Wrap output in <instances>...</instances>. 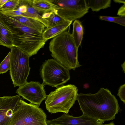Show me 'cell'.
I'll return each mask as SVG.
<instances>
[{"instance_id": "4fadbf2b", "label": "cell", "mask_w": 125, "mask_h": 125, "mask_svg": "<svg viewBox=\"0 0 125 125\" xmlns=\"http://www.w3.org/2000/svg\"><path fill=\"white\" fill-rule=\"evenodd\" d=\"M73 21L66 20L57 24L46 28L42 33V37L46 42L66 31Z\"/></svg>"}, {"instance_id": "83f0119b", "label": "cell", "mask_w": 125, "mask_h": 125, "mask_svg": "<svg viewBox=\"0 0 125 125\" xmlns=\"http://www.w3.org/2000/svg\"><path fill=\"white\" fill-rule=\"evenodd\" d=\"M114 1L115 2L118 3H123L124 4H125V0H114Z\"/></svg>"}, {"instance_id": "277c9868", "label": "cell", "mask_w": 125, "mask_h": 125, "mask_svg": "<svg viewBox=\"0 0 125 125\" xmlns=\"http://www.w3.org/2000/svg\"><path fill=\"white\" fill-rule=\"evenodd\" d=\"M47 116L37 105L28 104L22 99L17 105L9 125H48Z\"/></svg>"}, {"instance_id": "e0dca14e", "label": "cell", "mask_w": 125, "mask_h": 125, "mask_svg": "<svg viewBox=\"0 0 125 125\" xmlns=\"http://www.w3.org/2000/svg\"><path fill=\"white\" fill-rule=\"evenodd\" d=\"M23 2L27 7V11L23 13V16L31 18L37 20L43 24L46 28L50 27V23L46 19L43 18L38 12L32 7V0H22Z\"/></svg>"}, {"instance_id": "7c38bea8", "label": "cell", "mask_w": 125, "mask_h": 125, "mask_svg": "<svg viewBox=\"0 0 125 125\" xmlns=\"http://www.w3.org/2000/svg\"><path fill=\"white\" fill-rule=\"evenodd\" d=\"M0 19L11 30L13 34L23 33L42 36V33L26 26L8 16L0 13Z\"/></svg>"}, {"instance_id": "5b68a950", "label": "cell", "mask_w": 125, "mask_h": 125, "mask_svg": "<svg viewBox=\"0 0 125 125\" xmlns=\"http://www.w3.org/2000/svg\"><path fill=\"white\" fill-rule=\"evenodd\" d=\"M10 74L14 87L25 83L30 68L28 55L18 47L13 46L10 48Z\"/></svg>"}, {"instance_id": "d4e9b609", "label": "cell", "mask_w": 125, "mask_h": 125, "mask_svg": "<svg viewBox=\"0 0 125 125\" xmlns=\"http://www.w3.org/2000/svg\"><path fill=\"white\" fill-rule=\"evenodd\" d=\"M117 15L121 16H125V4H124L119 9Z\"/></svg>"}, {"instance_id": "52a82bcc", "label": "cell", "mask_w": 125, "mask_h": 125, "mask_svg": "<svg viewBox=\"0 0 125 125\" xmlns=\"http://www.w3.org/2000/svg\"><path fill=\"white\" fill-rule=\"evenodd\" d=\"M53 2L62 8L57 10L58 14L64 19L75 21L88 12L89 8L85 0H52Z\"/></svg>"}, {"instance_id": "8fae6325", "label": "cell", "mask_w": 125, "mask_h": 125, "mask_svg": "<svg viewBox=\"0 0 125 125\" xmlns=\"http://www.w3.org/2000/svg\"><path fill=\"white\" fill-rule=\"evenodd\" d=\"M20 96L0 97V125H9Z\"/></svg>"}, {"instance_id": "44dd1931", "label": "cell", "mask_w": 125, "mask_h": 125, "mask_svg": "<svg viewBox=\"0 0 125 125\" xmlns=\"http://www.w3.org/2000/svg\"><path fill=\"white\" fill-rule=\"evenodd\" d=\"M19 0H8L3 6L0 7V11H11L16 10L18 7Z\"/></svg>"}, {"instance_id": "5bb4252c", "label": "cell", "mask_w": 125, "mask_h": 125, "mask_svg": "<svg viewBox=\"0 0 125 125\" xmlns=\"http://www.w3.org/2000/svg\"><path fill=\"white\" fill-rule=\"evenodd\" d=\"M8 17L23 25L41 33H42L45 30V27L43 24L33 18L20 16Z\"/></svg>"}, {"instance_id": "6da1fadb", "label": "cell", "mask_w": 125, "mask_h": 125, "mask_svg": "<svg viewBox=\"0 0 125 125\" xmlns=\"http://www.w3.org/2000/svg\"><path fill=\"white\" fill-rule=\"evenodd\" d=\"M76 100L83 114L104 122L115 119L119 110L117 100L107 88L94 94H78Z\"/></svg>"}, {"instance_id": "ba28073f", "label": "cell", "mask_w": 125, "mask_h": 125, "mask_svg": "<svg viewBox=\"0 0 125 125\" xmlns=\"http://www.w3.org/2000/svg\"><path fill=\"white\" fill-rule=\"evenodd\" d=\"M13 46L20 48L29 57L36 54L46 42L42 36L23 33L13 34Z\"/></svg>"}, {"instance_id": "ac0fdd59", "label": "cell", "mask_w": 125, "mask_h": 125, "mask_svg": "<svg viewBox=\"0 0 125 125\" xmlns=\"http://www.w3.org/2000/svg\"><path fill=\"white\" fill-rule=\"evenodd\" d=\"M83 33V28L81 23L78 20H75L73 24L71 35L76 46L78 49L82 42Z\"/></svg>"}, {"instance_id": "30bf717a", "label": "cell", "mask_w": 125, "mask_h": 125, "mask_svg": "<svg viewBox=\"0 0 125 125\" xmlns=\"http://www.w3.org/2000/svg\"><path fill=\"white\" fill-rule=\"evenodd\" d=\"M104 122L83 114L74 117L65 113L57 118L46 121L48 125H98Z\"/></svg>"}, {"instance_id": "4316f807", "label": "cell", "mask_w": 125, "mask_h": 125, "mask_svg": "<svg viewBox=\"0 0 125 125\" xmlns=\"http://www.w3.org/2000/svg\"><path fill=\"white\" fill-rule=\"evenodd\" d=\"M8 0H0V7L3 6Z\"/></svg>"}, {"instance_id": "7402d4cb", "label": "cell", "mask_w": 125, "mask_h": 125, "mask_svg": "<svg viewBox=\"0 0 125 125\" xmlns=\"http://www.w3.org/2000/svg\"><path fill=\"white\" fill-rule=\"evenodd\" d=\"M99 19L102 20L114 22L123 26H125V16L113 17L100 16Z\"/></svg>"}, {"instance_id": "484cf974", "label": "cell", "mask_w": 125, "mask_h": 125, "mask_svg": "<svg viewBox=\"0 0 125 125\" xmlns=\"http://www.w3.org/2000/svg\"><path fill=\"white\" fill-rule=\"evenodd\" d=\"M52 13V11L50 12L43 13L42 16L43 18L46 19L50 17Z\"/></svg>"}, {"instance_id": "8992f818", "label": "cell", "mask_w": 125, "mask_h": 125, "mask_svg": "<svg viewBox=\"0 0 125 125\" xmlns=\"http://www.w3.org/2000/svg\"><path fill=\"white\" fill-rule=\"evenodd\" d=\"M40 73L43 83L52 87L57 88L70 78L69 70L53 59H48L42 64Z\"/></svg>"}, {"instance_id": "7a4b0ae2", "label": "cell", "mask_w": 125, "mask_h": 125, "mask_svg": "<svg viewBox=\"0 0 125 125\" xmlns=\"http://www.w3.org/2000/svg\"><path fill=\"white\" fill-rule=\"evenodd\" d=\"M49 49L54 59L69 70L81 66L78 59V50L71 34L66 31L52 38Z\"/></svg>"}, {"instance_id": "f1b7e54d", "label": "cell", "mask_w": 125, "mask_h": 125, "mask_svg": "<svg viewBox=\"0 0 125 125\" xmlns=\"http://www.w3.org/2000/svg\"><path fill=\"white\" fill-rule=\"evenodd\" d=\"M98 125H115L114 122H111L110 123L107 124H102Z\"/></svg>"}, {"instance_id": "f546056e", "label": "cell", "mask_w": 125, "mask_h": 125, "mask_svg": "<svg viewBox=\"0 0 125 125\" xmlns=\"http://www.w3.org/2000/svg\"></svg>"}, {"instance_id": "9c48e42d", "label": "cell", "mask_w": 125, "mask_h": 125, "mask_svg": "<svg viewBox=\"0 0 125 125\" xmlns=\"http://www.w3.org/2000/svg\"><path fill=\"white\" fill-rule=\"evenodd\" d=\"M16 92L30 103L38 106L45 100L46 96L43 83L38 82H27L19 87Z\"/></svg>"}, {"instance_id": "ffe728a7", "label": "cell", "mask_w": 125, "mask_h": 125, "mask_svg": "<svg viewBox=\"0 0 125 125\" xmlns=\"http://www.w3.org/2000/svg\"><path fill=\"white\" fill-rule=\"evenodd\" d=\"M57 10H52V13L50 17L46 19L50 23V27L67 20L60 17L58 14Z\"/></svg>"}, {"instance_id": "3957f363", "label": "cell", "mask_w": 125, "mask_h": 125, "mask_svg": "<svg viewBox=\"0 0 125 125\" xmlns=\"http://www.w3.org/2000/svg\"><path fill=\"white\" fill-rule=\"evenodd\" d=\"M78 91L77 87L72 84L57 88L46 95L45 103L47 110L51 114L62 112L68 114L75 103Z\"/></svg>"}, {"instance_id": "9a60e30c", "label": "cell", "mask_w": 125, "mask_h": 125, "mask_svg": "<svg viewBox=\"0 0 125 125\" xmlns=\"http://www.w3.org/2000/svg\"><path fill=\"white\" fill-rule=\"evenodd\" d=\"M32 7L38 12L43 13L62 9L53 3L52 0H32Z\"/></svg>"}, {"instance_id": "2e32d148", "label": "cell", "mask_w": 125, "mask_h": 125, "mask_svg": "<svg viewBox=\"0 0 125 125\" xmlns=\"http://www.w3.org/2000/svg\"><path fill=\"white\" fill-rule=\"evenodd\" d=\"M13 36L11 30L0 19V45L10 48L13 46Z\"/></svg>"}, {"instance_id": "d6986e66", "label": "cell", "mask_w": 125, "mask_h": 125, "mask_svg": "<svg viewBox=\"0 0 125 125\" xmlns=\"http://www.w3.org/2000/svg\"><path fill=\"white\" fill-rule=\"evenodd\" d=\"M89 8L93 11H98L111 6V0H85Z\"/></svg>"}, {"instance_id": "603a6c76", "label": "cell", "mask_w": 125, "mask_h": 125, "mask_svg": "<svg viewBox=\"0 0 125 125\" xmlns=\"http://www.w3.org/2000/svg\"><path fill=\"white\" fill-rule=\"evenodd\" d=\"M10 51L0 64V74L7 72L10 70Z\"/></svg>"}, {"instance_id": "cb8c5ba5", "label": "cell", "mask_w": 125, "mask_h": 125, "mask_svg": "<svg viewBox=\"0 0 125 125\" xmlns=\"http://www.w3.org/2000/svg\"><path fill=\"white\" fill-rule=\"evenodd\" d=\"M125 84H124L121 85L119 87L117 94L121 100L124 104L125 103Z\"/></svg>"}]
</instances>
